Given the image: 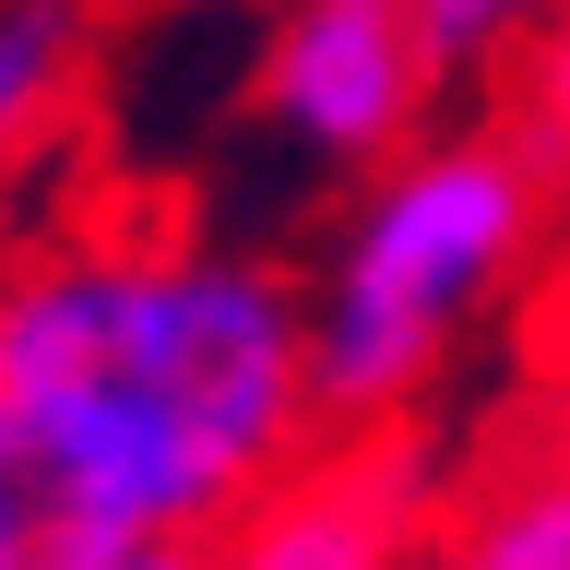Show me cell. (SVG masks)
Masks as SVG:
<instances>
[{
    "label": "cell",
    "instance_id": "obj_1",
    "mask_svg": "<svg viewBox=\"0 0 570 570\" xmlns=\"http://www.w3.org/2000/svg\"><path fill=\"white\" fill-rule=\"evenodd\" d=\"M0 440L60 534L214 547L321 452L297 285L249 249H24L0 274Z\"/></svg>",
    "mask_w": 570,
    "mask_h": 570
},
{
    "label": "cell",
    "instance_id": "obj_2",
    "mask_svg": "<svg viewBox=\"0 0 570 570\" xmlns=\"http://www.w3.org/2000/svg\"><path fill=\"white\" fill-rule=\"evenodd\" d=\"M547 214H559V178L499 119L428 131L381 178H356L321 274L297 285L321 440H381V428L416 416L428 381L452 368V345L534 274Z\"/></svg>",
    "mask_w": 570,
    "mask_h": 570
},
{
    "label": "cell",
    "instance_id": "obj_3",
    "mask_svg": "<svg viewBox=\"0 0 570 570\" xmlns=\"http://www.w3.org/2000/svg\"><path fill=\"white\" fill-rule=\"evenodd\" d=\"M249 107H262L297 155L381 178L404 142H428L440 83H428V60H416V36H404L392 0H297V12L262 24Z\"/></svg>",
    "mask_w": 570,
    "mask_h": 570
},
{
    "label": "cell",
    "instance_id": "obj_4",
    "mask_svg": "<svg viewBox=\"0 0 570 570\" xmlns=\"http://www.w3.org/2000/svg\"><path fill=\"white\" fill-rule=\"evenodd\" d=\"M416 452H428L416 428L321 440L309 463H285L203 547V570H404L428 534V463Z\"/></svg>",
    "mask_w": 570,
    "mask_h": 570
},
{
    "label": "cell",
    "instance_id": "obj_5",
    "mask_svg": "<svg viewBox=\"0 0 570 570\" xmlns=\"http://www.w3.org/2000/svg\"><path fill=\"white\" fill-rule=\"evenodd\" d=\"M404 570H570V428L428 499V534Z\"/></svg>",
    "mask_w": 570,
    "mask_h": 570
},
{
    "label": "cell",
    "instance_id": "obj_6",
    "mask_svg": "<svg viewBox=\"0 0 570 570\" xmlns=\"http://www.w3.org/2000/svg\"><path fill=\"white\" fill-rule=\"evenodd\" d=\"M71 60H83V12H60V0H12L0 12V178L24 167L48 107L71 96Z\"/></svg>",
    "mask_w": 570,
    "mask_h": 570
},
{
    "label": "cell",
    "instance_id": "obj_7",
    "mask_svg": "<svg viewBox=\"0 0 570 570\" xmlns=\"http://www.w3.org/2000/svg\"><path fill=\"white\" fill-rule=\"evenodd\" d=\"M404 36H416L428 83L452 96V83H488L534 48V12H488V0H404Z\"/></svg>",
    "mask_w": 570,
    "mask_h": 570
},
{
    "label": "cell",
    "instance_id": "obj_8",
    "mask_svg": "<svg viewBox=\"0 0 570 570\" xmlns=\"http://www.w3.org/2000/svg\"><path fill=\"white\" fill-rule=\"evenodd\" d=\"M523 155L547 178H570V12H534V48H523Z\"/></svg>",
    "mask_w": 570,
    "mask_h": 570
},
{
    "label": "cell",
    "instance_id": "obj_9",
    "mask_svg": "<svg viewBox=\"0 0 570 570\" xmlns=\"http://www.w3.org/2000/svg\"><path fill=\"white\" fill-rule=\"evenodd\" d=\"M534 368H547V392L570 404V238H559V262L534 274Z\"/></svg>",
    "mask_w": 570,
    "mask_h": 570
},
{
    "label": "cell",
    "instance_id": "obj_10",
    "mask_svg": "<svg viewBox=\"0 0 570 570\" xmlns=\"http://www.w3.org/2000/svg\"><path fill=\"white\" fill-rule=\"evenodd\" d=\"M36 547H48V499H36V475L12 463V440H0V570H24Z\"/></svg>",
    "mask_w": 570,
    "mask_h": 570
}]
</instances>
